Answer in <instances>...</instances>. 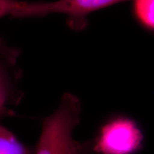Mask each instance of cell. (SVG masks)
<instances>
[{"label": "cell", "mask_w": 154, "mask_h": 154, "mask_svg": "<svg viewBox=\"0 0 154 154\" xmlns=\"http://www.w3.org/2000/svg\"><path fill=\"white\" fill-rule=\"evenodd\" d=\"M128 1L130 0H57L49 2L22 1L13 17L25 18L62 14L67 16L66 21L69 27L81 31L87 25V17L90 13Z\"/></svg>", "instance_id": "2"}, {"label": "cell", "mask_w": 154, "mask_h": 154, "mask_svg": "<svg viewBox=\"0 0 154 154\" xmlns=\"http://www.w3.org/2000/svg\"><path fill=\"white\" fill-rule=\"evenodd\" d=\"M143 138L136 121L119 116L101 127L93 150L98 154H135L143 147Z\"/></svg>", "instance_id": "3"}, {"label": "cell", "mask_w": 154, "mask_h": 154, "mask_svg": "<svg viewBox=\"0 0 154 154\" xmlns=\"http://www.w3.org/2000/svg\"><path fill=\"white\" fill-rule=\"evenodd\" d=\"M19 0H0V19L7 16H14L22 5Z\"/></svg>", "instance_id": "7"}, {"label": "cell", "mask_w": 154, "mask_h": 154, "mask_svg": "<svg viewBox=\"0 0 154 154\" xmlns=\"http://www.w3.org/2000/svg\"><path fill=\"white\" fill-rule=\"evenodd\" d=\"M81 113L80 99L69 92L63 94L56 110L42 123L35 154H86L74 136Z\"/></svg>", "instance_id": "1"}, {"label": "cell", "mask_w": 154, "mask_h": 154, "mask_svg": "<svg viewBox=\"0 0 154 154\" xmlns=\"http://www.w3.org/2000/svg\"><path fill=\"white\" fill-rule=\"evenodd\" d=\"M24 144L10 131L0 126V154H28Z\"/></svg>", "instance_id": "5"}, {"label": "cell", "mask_w": 154, "mask_h": 154, "mask_svg": "<svg viewBox=\"0 0 154 154\" xmlns=\"http://www.w3.org/2000/svg\"><path fill=\"white\" fill-rule=\"evenodd\" d=\"M134 11L140 24L154 30V0H134Z\"/></svg>", "instance_id": "6"}, {"label": "cell", "mask_w": 154, "mask_h": 154, "mask_svg": "<svg viewBox=\"0 0 154 154\" xmlns=\"http://www.w3.org/2000/svg\"><path fill=\"white\" fill-rule=\"evenodd\" d=\"M11 47H9L2 38H0V51H2V50H7L11 49Z\"/></svg>", "instance_id": "8"}, {"label": "cell", "mask_w": 154, "mask_h": 154, "mask_svg": "<svg viewBox=\"0 0 154 154\" xmlns=\"http://www.w3.org/2000/svg\"><path fill=\"white\" fill-rule=\"evenodd\" d=\"M18 56L13 48L0 51V117L5 114L14 95V79L12 66Z\"/></svg>", "instance_id": "4"}]
</instances>
